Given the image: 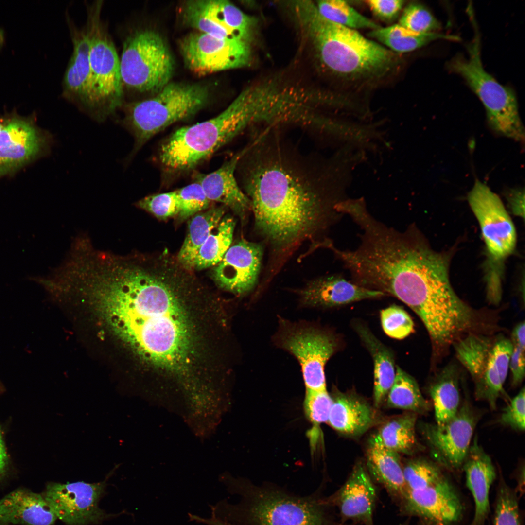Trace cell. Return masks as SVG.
<instances>
[{
	"instance_id": "cell-1",
	"label": "cell",
	"mask_w": 525,
	"mask_h": 525,
	"mask_svg": "<svg viewBox=\"0 0 525 525\" xmlns=\"http://www.w3.org/2000/svg\"><path fill=\"white\" fill-rule=\"evenodd\" d=\"M238 166L258 231L274 246L288 247L323 227L346 199L350 178L333 157L305 156L278 128L253 135Z\"/></svg>"
},
{
	"instance_id": "cell-2",
	"label": "cell",
	"mask_w": 525,
	"mask_h": 525,
	"mask_svg": "<svg viewBox=\"0 0 525 525\" xmlns=\"http://www.w3.org/2000/svg\"><path fill=\"white\" fill-rule=\"evenodd\" d=\"M448 257L430 248L415 226L400 231L386 226L366 239L353 261L355 282L392 295L423 323L435 355H441L478 327L476 312L454 291Z\"/></svg>"
},
{
	"instance_id": "cell-3",
	"label": "cell",
	"mask_w": 525,
	"mask_h": 525,
	"mask_svg": "<svg viewBox=\"0 0 525 525\" xmlns=\"http://www.w3.org/2000/svg\"><path fill=\"white\" fill-rule=\"evenodd\" d=\"M165 264L137 254L112 255L95 271L90 296L142 358L178 370L188 363L191 326L174 286L181 272Z\"/></svg>"
},
{
	"instance_id": "cell-4",
	"label": "cell",
	"mask_w": 525,
	"mask_h": 525,
	"mask_svg": "<svg viewBox=\"0 0 525 525\" xmlns=\"http://www.w3.org/2000/svg\"><path fill=\"white\" fill-rule=\"evenodd\" d=\"M296 11L322 68L344 101L368 105L371 92L400 70L402 60L397 53L357 30L327 20L315 4L300 2Z\"/></svg>"
},
{
	"instance_id": "cell-5",
	"label": "cell",
	"mask_w": 525,
	"mask_h": 525,
	"mask_svg": "<svg viewBox=\"0 0 525 525\" xmlns=\"http://www.w3.org/2000/svg\"><path fill=\"white\" fill-rule=\"evenodd\" d=\"M247 129L237 97L216 116L178 128L162 143L159 160L167 172L190 170Z\"/></svg>"
},
{
	"instance_id": "cell-6",
	"label": "cell",
	"mask_w": 525,
	"mask_h": 525,
	"mask_svg": "<svg viewBox=\"0 0 525 525\" xmlns=\"http://www.w3.org/2000/svg\"><path fill=\"white\" fill-rule=\"evenodd\" d=\"M152 98L123 104L122 125L133 135L137 152L154 136L173 123L199 112L210 97L208 87L199 83L170 82Z\"/></svg>"
},
{
	"instance_id": "cell-7",
	"label": "cell",
	"mask_w": 525,
	"mask_h": 525,
	"mask_svg": "<svg viewBox=\"0 0 525 525\" xmlns=\"http://www.w3.org/2000/svg\"><path fill=\"white\" fill-rule=\"evenodd\" d=\"M473 38L467 46V58L457 55L448 63L449 70L461 76L484 106L488 124L496 134L523 144L525 130L513 90L499 83L484 68L481 58L480 35L477 23H472Z\"/></svg>"
},
{
	"instance_id": "cell-8",
	"label": "cell",
	"mask_w": 525,
	"mask_h": 525,
	"mask_svg": "<svg viewBox=\"0 0 525 525\" xmlns=\"http://www.w3.org/2000/svg\"><path fill=\"white\" fill-rule=\"evenodd\" d=\"M103 1L87 7L86 26L90 40L88 106L87 112L104 120L121 107L123 102L120 58L101 19Z\"/></svg>"
},
{
	"instance_id": "cell-9",
	"label": "cell",
	"mask_w": 525,
	"mask_h": 525,
	"mask_svg": "<svg viewBox=\"0 0 525 525\" xmlns=\"http://www.w3.org/2000/svg\"><path fill=\"white\" fill-rule=\"evenodd\" d=\"M120 62L124 91L157 93L170 82L174 70L166 43L147 28L134 29L125 35Z\"/></svg>"
},
{
	"instance_id": "cell-10",
	"label": "cell",
	"mask_w": 525,
	"mask_h": 525,
	"mask_svg": "<svg viewBox=\"0 0 525 525\" xmlns=\"http://www.w3.org/2000/svg\"><path fill=\"white\" fill-rule=\"evenodd\" d=\"M453 346L457 358L474 383L476 398L495 409L509 369L513 347L510 339L501 334L490 336L471 332Z\"/></svg>"
},
{
	"instance_id": "cell-11",
	"label": "cell",
	"mask_w": 525,
	"mask_h": 525,
	"mask_svg": "<svg viewBox=\"0 0 525 525\" xmlns=\"http://www.w3.org/2000/svg\"><path fill=\"white\" fill-rule=\"evenodd\" d=\"M243 492L241 514L248 525H326L318 503L252 486Z\"/></svg>"
},
{
	"instance_id": "cell-12",
	"label": "cell",
	"mask_w": 525,
	"mask_h": 525,
	"mask_svg": "<svg viewBox=\"0 0 525 525\" xmlns=\"http://www.w3.org/2000/svg\"><path fill=\"white\" fill-rule=\"evenodd\" d=\"M280 326L277 342L299 363L306 390H326L325 366L336 349L335 337L306 324L282 320Z\"/></svg>"
},
{
	"instance_id": "cell-13",
	"label": "cell",
	"mask_w": 525,
	"mask_h": 525,
	"mask_svg": "<svg viewBox=\"0 0 525 525\" xmlns=\"http://www.w3.org/2000/svg\"><path fill=\"white\" fill-rule=\"evenodd\" d=\"M467 199L482 231L490 267L494 271L515 249L514 224L499 197L480 180H475Z\"/></svg>"
},
{
	"instance_id": "cell-14",
	"label": "cell",
	"mask_w": 525,
	"mask_h": 525,
	"mask_svg": "<svg viewBox=\"0 0 525 525\" xmlns=\"http://www.w3.org/2000/svg\"><path fill=\"white\" fill-rule=\"evenodd\" d=\"M179 48L187 68L200 76L245 66L250 59L249 43L198 31L181 39Z\"/></svg>"
},
{
	"instance_id": "cell-15",
	"label": "cell",
	"mask_w": 525,
	"mask_h": 525,
	"mask_svg": "<svg viewBox=\"0 0 525 525\" xmlns=\"http://www.w3.org/2000/svg\"><path fill=\"white\" fill-rule=\"evenodd\" d=\"M112 470L101 482L49 483L42 493L57 518L67 525L98 524L109 517L99 506Z\"/></svg>"
},
{
	"instance_id": "cell-16",
	"label": "cell",
	"mask_w": 525,
	"mask_h": 525,
	"mask_svg": "<svg viewBox=\"0 0 525 525\" xmlns=\"http://www.w3.org/2000/svg\"><path fill=\"white\" fill-rule=\"evenodd\" d=\"M479 417L466 400L456 415L448 422L420 424L421 434L439 464L451 470L462 467Z\"/></svg>"
},
{
	"instance_id": "cell-17",
	"label": "cell",
	"mask_w": 525,
	"mask_h": 525,
	"mask_svg": "<svg viewBox=\"0 0 525 525\" xmlns=\"http://www.w3.org/2000/svg\"><path fill=\"white\" fill-rule=\"evenodd\" d=\"M184 23L196 31L221 39L250 43L254 21L237 7L225 0H192L181 8Z\"/></svg>"
},
{
	"instance_id": "cell-18",
	"label": "cell",
	"mask_w": 525,
	"mask_h": 525,
	"mask_svg": "<svg viewBox=\"0 0 525 525\" xmlns=\"http://www.w3.org/2000/svg\"><path fill=\"white\" fill-rule=\"evenodd\" d=\"M263 249L258 243L242 240L230 246L212 276L223 289L238 295L249 293L257 284Z\"/></svg>"
},
{
	"instance_id": "cell-19",
	"label": "cell",
	"mask_w": 525,
	"mask_h": 525,
	"mask_svg": "<svg viewBox=\"0 0 525 525\" xmlns=\"http://www.w3.org/2000/svg\"><path fill=\"white\" fill-rule=\"evenodd\" d=\"M404 511L438 525H450L458 521L462 505L454 487L444 476L424 489L407 490L401 499Z\"/></svg>"
},
{
	"instance_id": "cell-20",
	"label": "cell",
	"mask_w": 525,
	"mask_h": 525,
	"mask_svg": "<svg viewBox=\"0 0 525 525\" xmlns=\"http://www.w3.org/2000/svg\"><path fill=\"white\" fill-rule=\"evenodd\" d=\"M46 136L30 121L15 117L0 131V176L22 166L46 148Z\"/></svg>"
},
{
	"instance_id": "cell-21",
	"label": "cell",
	"mask_w": 525,
	"mask_h": 525,
	"mask_svg": "<svg viewBox=\"0 0 525 525\" xmlns=\"http://www.w3.org/2000/svg\"><path fill=\"white\" fill-rule=\"evenodd\" d=\"M301 303L310 307L331 308L367 299L380 298L386 294L359 285L339 275L312 280L299 291Z\"/></svg>"
},
{
	"instance_id": "cell-22",
	"label": "cell",
	"mask_w": 525,
	"mask_h": 525,
	"mask_svg": "<svg viewBox=\"0 0 525 525\" xmlns=\"http://www.w3.org/2000/svg\"><path fill=\"white\" fill-rule=\"evenodd\" d=\"M245 147L234 154L217 170L209 174H198L199 183L210 201L222 203L244 220L251 209L250 201L239 185L235 173Z\"/></svg>"
},
{
	"instance_id": "cell-23",
	"label": "cell",
	"mask_w": 525,
	"mask_h": 525,
	"mask_svg": "<svg viewBox=\"0 0 525 525\" xmlns=\"http://www.w3.org/2000/svg\"><path fill=\"white\" fill-rule=\"evenodd\" d=\"M73 51L62 81V95L87 112L88 106L90 65L89 35L86 25L77 27L68 18Z\"/></svg>"
},
{
	"instance_id": "cell-24",
	"label": "cell",
	"mask_w": 525,
	"mask_h": 525,
	"mask_svg": "<svg viewBox=\"0 0 525 525\" xmlns=\"http://www.w3.org/2000/svg\"><path fill=\"white\" fill-rule=\"evenodd\" d=\"M376 497V490L368 472L358 464L333 499L344 519L372 525Z\"/></svg>"
},
{
	"instance_id": "cell-25",
	"label": "cell",
	"mask_w": 525,
	"mask_h": 525,
	"mask_svg": "<svg viewBox=\"0 0 525 525\" xmlns=\"http://www.w3.org/2000/svg\"><path fill=\"white\" fill-rule=\"evenodd\" d=\"M462 467L466 486L474 502L472 525H482L490 511V490L496 473L490 456L478 443L477 437L470 446Z\"/></svg>"
},
{
	"instance_id": "cell-26",
	"label": "cell",
	"mask_w": 525,
	"mask_h": 525,
	"mask_svg": "<svg viewBox=\"0 0 525 525\" xmlns=\"http://www.w3.org/2000/svg\"><path fill=\"white\" fill-rule=\"evenodd\" d=\"M57 519L42 494L18 489L0 499V525H52Z\"/></svg>"
},
{
	"instance_id": "cell-27",
	"label": "cell",
	"mask_w": 525,
	"mask_h": 525,
	"mask_svg": "<svg viewBox=\"0 0 525 525\" xmlns=\"http://www.w3.org/2000/svg\"><path fill=\"white\" fill-rule=\"evenodd\" d=\"M327 423L336 431L349 436L362 435L374 423V409L365 401L353 394L336 392Z\"/></svg>"
},
{
	"instance_id": "cell-28",
	"label": "cell",
	"mask_w": 525,
	"mask_h": 525,
	"mask_svg": "<svg viewBox=\"0 0 525 525\" xmlns=\"http://www.w3.org/2000/svg\"><path fill=\"white\" fill-rule=\"evenodd\" d=\"M366 461L373 478L390 494L401 500L407 489L399 454L384 446L373 434L368 443Z\"/></svg>"
},
{
	"instance_id": "cell-29",
	"label": "cell",
	"mask_w": 525,
	"mask_h": 525,
	"mask_svg": "<svg viewBox=\"0 0 525 525\" xmlns=\"http://www.w3.org/2000/svg\"><path fill=\"white\" fill-rule=\"evenodd\" d=\"M356 331L373 358V400L374 406L377 408L386 398L395 379L396 371L393 355L366 327L357 325Z\"/></svg>"
},
{
	"instance_id": "cell-30",
	"label": "cell",
	"mask_w": 525,
	"mask_h": 525,
	"mask_svg": "<svg viewBox=\"0 0 525 525\" xmlns=\"http://www.w3.org/2000/svg\"><path fill=\"white\" fill-rule=\"evenodd\" d=\"M436 423H446L456 414L460 405L459 374L453 365L440 370L430 385Z\"/></svg>"
},
{
	"instance_id": "cell-31",
	"label": "cell",
	"mask_w": 525,
	"mask_h": 525,
	"mask_svg": "<svg viewBox=\"0 0 525 525\" xmlns=\"http://www.w3.org/2000/svg\"><path fill=\"white\" fill-rule=\"evenodd\" d=\"M224 213V207H212L194 215L191 219L187 236L177 257L179 264L184 269H193L200 248L218 225Z\"/></svg>"
},
{
	"instance_id": "cell-32",
	"label": "cell",
	"mask_w": 525,
	"mask_h": 525,
	"mask_svg": "<svg viewBox=\"0 0 525 525\" xmlns=\"http://www.w3.org/2000/svg\"><path fill=\"white\" fill-rule=\"evenodd\" d=\"M368 36L396 53L415 51L438 39L459 40L456 36L437 32L415 33L399 24L370 30Z\"/></svg>"
},
{
	"instance_id": "cell-33",
	"label": "cell",
	"mask_w": 525,
	"mask_h": 525,
	"mask_svg": "<svg viewBox=\"0 0 525 525\" xmlns=\"http://www.w3.org/2000/svg\"><path fill=\"white\" fill-rule=\"evenodd\" d=\"M416 422L417 414L409 412L390 419L374 434L386 448L399 454L411 455L420 447Z\"/></svg>"
},
{
	"instance_id": "cell-34",
	"label": "cell",
	"mask_w": 525,
	"mask_h": 525,
	"mask_svg": "<svg viewBox=\"0 0 525 525\" xmlns=\"http://www.w3.org/2000/svg\"><path fill=\"white\" fill-rule=\"evenodd\" d=\"M388 407L424 414L430 404L422 395L415 379L397 366L393 384L386 396Z\"/></svg>"
},
{
	"instance_id": "cell-35",
	"label": "cell",
	"mask_w": 525,
	"mask_h": 525,
	"mask_svg": "<svg viewBox=\"0 0 525 525\" xmlns=\"http://www.w3.org/2000/svg\"><path fill=\"white\" fill-rule=\"evenodd\" d=\"M235 222L224 216L200 248L193 269L202 270L217 264L232 243Z\"/></svg>"
},
{
	"instance_id": "cell-36",
	"label": "cell",
	"mask_w": 525,
	"mask_h": 525,
	"mask_svg": "<svg viewBox=\"0 0 525 525\" xmlns=\"http://www.w3.org/2000/svg\"><path fill=\"white\" fill-rule=\"evenodd\" d=\"M315 5L323 17L343 27L355 30L361 29L372 30L381 27L345 1L323 0L318 1Z\"/></svg>"
},
{
	"instance_id": "cell-37",
	"label": "cell",
	"mask_w": 525,
	"mask_h": 525,
	"mask_svg": "<svg viewBox=\"0 0 525 525\" xmlns=\"http://www.w3.org/2000/svg\"><path fill=\"white\" fill-rule=\"evenodd\" d=\"M403 472L407 490L424 489L444 476L436 463L420 458L409 461L403 466Z\"/></svg>"
},
{
	"instance_id": "cell-38",
	"label": "cell",
	"mask_w": 525,
	"mask_h": 525,
	"mask_svg": "<svg viewBox=\"0 0 525 525\" xmlns=\"http://www.w3.org/2000/svg\"><path fill=\"white\" fill-rule=\"evenodd\" d=\"M398 24L417 34L436 32L440 28V23L431 12L424 5L416 2L405 7Z\"/></svg>"
},
{
	"instance_id": "cell-39",
	"label": "cell",
	"mask_w": 525,
	"mask_h": 525,
	"mask_svg": "<svg viewBox=\"0 0 525 525\" xmlns=\"http://www.w3.org/2000/svg\"><path fill=\"white\" fill-rule=\"evenodd\" d=\"M178 205V217L181 220L207 210L210 202L197 182L175 190Z\"/></svg>"
},
{
	"instance_id": "cell-40",
	"label": "cell",
	"mask_w": 525,
	"mask_h": 525,
	"mask_svg": "<svg viewBox=\"0 0 525 525\" xmlns=\"http://www.w3.org/2000/svg\"><path fill=\"white\" fill-rule=\"evenodd\" d=\"M382 328L389 337L402 339L414 331V323L409 314L401 307L392 305L380 313Z\"/></svg>"
},
{
	"instance_id": "cell-41",
	"label": "cell",
	"mask_w": 525,
	"mask_h": 525,
	"mask_svg": "<svg viewBox=\"0 0 525 525\" xmlns=\"http://www.w3.org/2000/svg\"><path fill=\"white\" fill-rule=\"evenodd\" d=\"M494 525H521L516 495L503 482L498 490Z\"/></svg>"
},
{
	"instance_id": "cell-42",
	"label": "cell",
	"mask_w": 525,
	"mask_h": 525,
	"mask_svg": "<svg viewBox=\"0 0 525 525\" xmlns=\"http://www.w3.org/2000/svg\"><path fill=\"white\" fill-rule=\"evenodd\" d=\"M136 206L161 219L178 216L179 213L175 191L147 196L138 201Z\"/></svg>"
},
{
	"instance_id": "cell-43",
	"label": "cell",
	"mask_w": 525,
	"mask_h": 525,
	"mask_svg": "<svg viewBox=\"0 0 525 525\" xmlns=\"http://www.w3.org/2000/svg\"><path fill=\"white\" fill-rule=\"evenodd\" d=\"M332 402V397L326 390H306L304 401V413L307 419L315 425L327 422Z\"/></svg>"
},
{
	"instance_id": "cell-44",
	"label": "cell",
	"mask_w": 525,
	"mask_h": 525,
	"mask_svg": "<svg viewBox=\"0 0 525 525\" xmlns=\"http://www.w3.org/2000/svg\"><path fill=\"white\" fill-rule=\"evenodd\" d=\"M525 388L523 387L504 408L499 421L501 424L516 431L525 429Z\"/></svg>"
},
{
	"instance_id": "cell-45",
	"label": "cell",
	"mask_w": 525,
	"mask_h": 525,
	"mask_svg": "<svg viewBox=\"0 0 525 525\" xmlns=\"http://www.w3.org/2000/svg\"><path fill=\"white\" fill-rule=\"evenodd\" d=\"M366 2L377 18L389 22L398 17L405 1L402 0H368Z\"/></svg>"
},
{
	"instance_id": "cell-46",
	"label": "cell",
	"mask_w": 525,
	"mask_h": 525,
	"mask_svg": "<svg viewBox=\"0 0 525 525\" xmlns=\"http://www.w3.org/2000/svg\"><path fill=\"white\" fill-rule=\"evenodd\" d=\"M512 350L510 357L509 369L512 374V385H519L525 377V349L512 344Z\"/></svg>"
},
{
	"instance_id": "cell-47",
	"label": "cell",
	"mask_w": 525,
	"mask_h": 525,
	"mask_svg": "<svg viewBox=\"0 0 525 525\" xmlns=\"http://www.w3.org/2000/svg\"><path fill=\"white\" fill-rule=\"evenodd\" d=\"M506 195L513 213L524 218L525 202L524 188L511 189L507 192Z\"/></svg>"
},
{
	"instance_id": "cell-48",
	"label": "cell",
	"mask_w": 525,
	"mask_h": 525,
	"mask_svg": "<svg viewBox=\"0 0 525 525\" xmlns=\"http://www.w3.org/2000/svg\"><path fill=\"white\" fill-rule=\"evenodd\" d=\"M525 326L524 321L518 323L513 329L510 340L513 345L525 349Z\"/></svg>"
},
{
	"instance_id": "cell-49",
	"label": "cell",
	"mask_w": 525,
	"mask_h": 525,
	"mask_svg": "<svg viewBox=\"0 0 525 525\" xmlns=\"http://www.w3.org/2000/svg\"><path fill=\"white\" fill-rule=\"evenodd\" d=\"M7 462V455L0 430V477L5 472Z\"/></svg>"
},
{
	"instance_id": "cell-50",
	"label": "cell",
	"mask_w": 525,
	"mask_h": 525,
	"mask_svg": "<svg viewBox=\"0 0 525 525\" xmlns=\"http://www.w3.org/2000/svg\"><path fill=\"white\" fill-rule=\"evenodd\" d=\"M5 40L4 31L0 28V50L2 48Z\"/></svg>"
},
{
	"instance_id": "cell-51",
	"label": "cell",
	"mask_w": 525,
	"mask_h": 525,
	"mask_svg": "<svg viewBox=\"0 0 525 525\" xmlns=\"http://www.w3.org/2000/svg\"><path fill=\"white\" fill-rule=\"evenodd\" d=\"M4 121L0 120V131L4 124Z\"/></svg>"
},
{
	"instance_id": "cell-52",
	"label": "cell",
	"mask_w": 525,
	"mask_h": 525,
	"mask_svg": "<svg viewBox=\"0 0 525 525\" xmlns=\"http://www.w3.org/2000/svg\"><path fill=\"white\" fill-rule=\"evenodd\" d=\"M223 525H230L228 524H227L226 523H224Z\"/></svg>"
},
{
	"instance_id": "cell-53",
	"label": "cell",
	"mask_w": 525,
	"mask_h": 525,
	"mask_svg": "<svg viewBox=\"0 0 525 525\" xmlns=\"http://www.w3.org/2000/svg\"></svg>"
}]
</instances>
